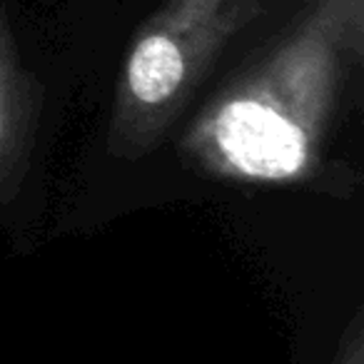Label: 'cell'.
Returning <instances> with one entry per match:
<instances>
[{
  "instance_id": "1",
  "label": "cell",
  "mask_w": 364,
  "mask_h": 364,
  "mask_svg": "<svg viewBox=\"0 0 364 364\" xmlns=\"http://www.w3.org/2000/svg\"><path fill=\"white\" fill-rule=\"evenodd\" d=\"M364 60V0H307L292 26L177 140L198 175L242 188H322Z\"/></svg>"
},
{
  "instance_id": "2",
  "label": "cell",
  "mask_w": 364,
  "mask_h": 364,
  "mask_svg": "<svg viewBox=\"0 0 364 364\" xmlns=\"http://www.w3.org/2000/svg\"><path fill=\"white\" fill-rule=\"evenodd\" d=\"M262 11V0H167L137 31L117 77L107 150L145 157L185 112L208 73Z\"/></svg>"
},
{
  "instance_id": "3",
  "label": "cell",
  "mask_w": 364,
  "mask_h": 364,
  "mask_svg": "<svg viewBox=\"0 0 364 364\" xmlns=\"http://www.w3.org/2000/svg\"><path fill=\"white\" fill-rule=\"evenodd\" d=\"M41 115V87L23 68L11 21L0 11V203L21 190L31 167Z\"/></svg>"
},
{
  "instance_id": "4",
  "label": "cell",
  "mask_w": 364,
  "mask_h": 364,
  "mask_svg": "<svg viewBox=\"0 0 364 364\" xmlns=\"http://www.w3.org/2000/svg\"><path fill=\"white\" fill-rule=\"evenodd\" d=\"M332 364H364V312L357 309L339 339Z\"/></svg>"
}]
</instances>
